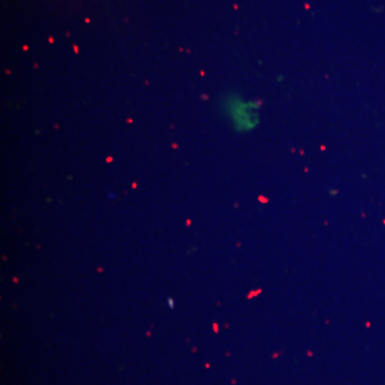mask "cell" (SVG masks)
Returning <instances> with one entry per match:
<instances>
[{
  "instance_id": "6da1fadb",
  "label": "cell",
  "mask_w": 385,
  "mask_h": 385,
  "mask_svg": "<svg viewBox=\"0 0 385 385\" xmlns=\"http://www.w3.org/2000/svg\"><path fill=\"white\" fill-rule=\"evenodd\" d=\"M233 121L239 129H248L255 125L256 117L252 111H255L254 105L251 103H243L242 101H232L229 106Z\"/></svg>"
}]
</instances>
